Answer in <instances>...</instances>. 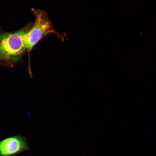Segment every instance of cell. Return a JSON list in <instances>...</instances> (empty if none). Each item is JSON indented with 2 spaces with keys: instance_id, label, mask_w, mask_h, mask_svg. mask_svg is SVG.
Wrapping results in <instances>:
<instances>
[{
  "instance_id": "1",
  "label": "cell",
  "mask_w": 156,
  "mask_h": 156,
  "mask_svg": "<svg viewBox=\"0 0 156 156\" xmlns=\"http://www.w3.org/2000/svg\"><path fill=\"white\" fill-rule=\"evenodd\" d=\"M31 27L27 26L15 32L0 34V60L12 63L18 62L26 50L25 35Z\"/></svg>"
},
{
  "instance_id": "2",
  "label": "cell",
  "mask_w": 156,
  "mask_h": 156,
  "mask_svg": "<svg viewBox=\"0 0 156 156\" xmlns=\"http://www.w3.org/2000/svg\"><path fill=\"white\" fill-rule=\"evenodd\" d=\"M34 24L26 33L25 39L26 49L30 51L44 36L51 33L58 34L53 29L46 14L41 11H35Z\"/></svg>"
},
{
  "instance_id": "3",
  "label": "cell",
  "mask_w": 156,
  "mask_h": 156,
  "mask_svg": "<svg viewBox=\"0 0 156 156\" xmlns=\"http://www.w3.org/2000/svg\"><path fill=\"white\" fill-rule=\"evenodd\" d=\"M28 149L25 138L21 136L10 137L0 142V156L10 155Z\"/></svg>"
}]
</instances>
